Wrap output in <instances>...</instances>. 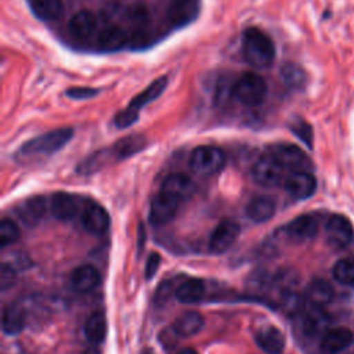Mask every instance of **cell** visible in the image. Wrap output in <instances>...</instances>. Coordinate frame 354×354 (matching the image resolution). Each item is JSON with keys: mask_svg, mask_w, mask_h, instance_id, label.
Returning <instances> with one entry per match:
<instances>
[{"mask_svg": "<svg viewBox=\"0 0 354 354\" xmlns=\"http://www.w3.org/2000/svg\"><path fill=\"white\" fill-rule=\"evenodd\" d=\"M144 147H145V137L138 136V134L129 136V137H124V138L119 140L113 145L112 153L118 159H124V158H129V156L140 152Z\"/></svg>", "mask_w": 354, "mask_h": 354, "instance_id": "31", "label": "cell"}, {"mask_svg": "<svg viewBox=\"0 0 354 354\" xmlns=\"http://www.w3.org/2000/svg\"><path fill=\"white\" fill-rule=\"evenodd\" d=\"M206 288L205 283L201 279L189 278L184 282H181L174 292V296L177 297L178 301L184 304H194L201 301L205 297Z\"/></svg>", "mask_w": 354, "mask_h": 354, "instance_id": "23", "label": "cell"}, {"mask_svg": "<svg viewBox=\"0 0 354 354\" xmlns=\"http://www.w3.org/2000/svg\"><path fill=\"white\" fill-rule=\"evenodd\" d=\"M82 354H100V351L97 348H87Z\"/></svg>", "mask_w": 354, "mask_h": 354, "instance_id": "44", "label": "cell"}, {"mask_svg": "<svg viewBox=\"0 0 354 354\" xmlns=\"http://www.w3.org/2000/svg\"><path fill=\"white\" fill-rule=\"evenodd\" d=\"M82 223L88 232L100 235L104 234L109 227V214L102 206L90 205L83 212Z\"/></svg>", "mask_w": 354, "mask_h": 354, "instance_id": "16", "label": "cell"}, {"mask_svg": "<svg viewBox=\"0 0 354 354\" xmlns=\"http://www.w3.org/2000/svg\"><path fill=\"white\" fill-rule=\"evenodd\" d=\"M317 232L318 220L311 214H301L286 225V235L296 242L308 241L315 236Z\"/></svg>", "mask_w": 354, "mask_h": 354, "instance_id": "12", "label": "cell"}, {"mask_svg": "<svg viewBox=\"0 0 354 354\" xmlns=\"http://www.w3.org/2000/svg\"><path fill=\"white\" fill-rule=\"evenodd\" d=\"M84 335L88 342L98 344L106 335V318L102 313H93L84 324Z\"/></svg>", "mask_w": 354, "mask_h": 354, "instance_id": "29", "label": "cell"}, {"mask_svg": "<svg viewBox=\"0 0 354 354\" xmlns=\"http://www.w3.org/2000/svg\"><path fill=\"white\" fill-rule=\"evenodd\" d=\"M162 191L177 198L178 201H184L194 194L195 185L188 176L183 173H173L165 178L162 184Z\"/></svg>", "mask_w": 354, "mask_h": 354, "instance_id": "15", "label": "cell"}, {"mask_svg": "<svg viewBox=\"0 0 354 354\" xmlns=\"http://www.w3.org/2000/svg\"><path fill=\"white\" fill-rule=\"evenodd\" d=\"M126 41L124 30L118 25H108L98 33V43L104 50L120 48Z\"/></svg>", "mask_w": 354, "mask_h": 354, "instance_id": "30", "label": "cell"}, {"mask_svg": "<svg viewBox=\"0 0 354 354\" xmlns=\"http://www.w3.org/2000/svg\"><path fill=\"white\" fill-rule=\"evenodd\" d=\"M301 325L303 330L310 337L324 336L326 330H329L330 317L324 310V307L307 304L304 311L301 313Z\"/></svg>", "mask_w": 354, "mask_h": 354, "instance_id": "10", "label": "cell"}, {"mask_svg": "<svg viewBox=\"0 0 354 354\" xmlns=\"http://www.w3.org/2000/svg\"><path fill=\"white\" fill-rule=\"evenodd\" d=\"M137 119H138V112H136L127 106L115 116L113 122L118 129H126V127L131 126L133 123H136Z\"/></svg>", "mask_w": 354, "mask_h": 354, "instance_id": "38", "label": "cell"}, {"mask_svg": "<svg viewBox=\"0 0 354 354\" xmlns=\"http://www.w3.org/2000/svg\"><path fill=\"white\" fill-rule=\"evenodd\" d=\"M292 130L295 131L296 136H299L308 147H311L313 142V133H311V127L307 123H299L297 126L292 127Z\"/></svg>", "mask_w": 354, "mask_h": 354, "instance_id": "42", "label": "cell"}, {"mask_svg": "<svg viewBox=\"0 0 354 354\" xmlns=\"http://www.w3.org/2000/svg\"><path fill=\"white\" fill-rule=\"evenodd\" d=\"M196 11V1L195 0H180L174 1L173 7L170 8V18L176 22L185 21L189 18L191 14Z\"/></svg>", "mask_w": 354, "mask_h": 354, "instance_id": "35", "label": "cell"}, {"mask_svg": "<svg viewBox=\"0 0 354 354\" xmlns=\"http://www.w3.org/2000/svg\"><path fill=\"white\" fill-rule=\"evenodd\" d=\"M178 203L180 201L177 198L160 191V194H158L151 202V207H149L151 224L159 227L173 220V217L178 210Z\"/></svg>", "mask_w": 354, "mask_h": 354, "instance_id": "9", "label": "cell"}, {"mask_svg": "<svg viewBox=\"0 0 354 354\" xmlns=\"http://www.w3.org/2000/svg\"><path fill=\"white\" fill-rule=\"evenodd\" d=\"M32 11L41 21L58 19L64 12L62 0H30Z\"/></svg>", "mask_w": 354, "mask_h": 354, "instance_id": "28", "label": "cell"}, {"mask_svg": "<svg viewBox=\"0 0 354 354\" xmlns=\"http://www.w3.org/2000/svg\"><path fill=\"white\" fill-rule=\"evenodd\" d=\"M174 1H180V0H174Z\"/></svg>", "mask_w": 354, "mask_h": 354, "instance_id": "45", "label": "cell"}, {"mask_svg": "<svg viewBox=\"0 0 354 354\" xmlns=\"http://www.w3.org/2000/svg\"><path fill=\"white\" fill-rule=\"evenodd\" d=\"M203 325H205V319L201 313L188 311L176 319L173 329L180 337H191L198 332H201Z\"/></svg>", "mask_w": 354, "mask_h": 354, "instance_id": "24", "label": "cell"}, {"mask_svg": "<svg viewBox=\"0 0 354 354\" xmlns=\"http://www.w3.org/2000/svg\"><path fill=\"white\" fill-rule=\"evenodd\" d=\"M17 279V272L14 267L8 263H3L0 267V289L7 290L15 283Z\"/></svg>", "mask_w": 354, "mask_h": 354, "instance_id": "37", "label": "cell"}, {"mask_svg": "<svg viewBox=\"0 0 354 354\" xmlns=\"http://www.w3.org/2000/svg\"><path fill=\"white\" fill-rule=\"evenodd\" d=\"M257 346L267 354H282L285 348V336L274 326H267L256 333Z\"/></svg>", "mask_w": 354, "mask_h": 354, "instance_id": "20", "label": "cell"}, {"mask_svg": "<svg viewBox=\"0 0 354 354\" xmlns=\"http://www.w3.org/2000/svg\"><path fill=\"white\" fill-rule=\"evenodd\" d=\"M225 153L212 145L196 147L189 158L191 169L202 176H212L221 171L225 166Z\"/></svg>", "mask_w": 354, "mask_h": 354, "instance_id": "4", "label": "cell"}, {"mask_svg": "<svg viewBox=\"0 0 354 354\" xmlns=\"http://www.w3.org/2000/svg\"><path fill=\"white\" fill-rule=\"evenodd\" d=\"M19 238V228L11 218H3L0 223V246L12 245Z\"/></svg>", "mask_w": 354, "mask_h": 354, "instance_id": "34", "label": "cell"}, {"mask_svg": "<svg viewBox=\"0 0 354 354\" xmlns=\"http://www.w3.org/2000/svg\"><path fill=\"white\" fill-rule=\"evenodd\" d=\"M353 332L347 328L329 329L321 337V348L326 354H337L353 343Z\"/></svg>", "mask_w": 354, "mask_h": 354, "instance_id": "14", "label": "cell"}, {"mask_svg": "<svg viewBox=\"0 0 354 354\" xmlns=\"http://www.w3.org/2000/svg\"><path fill=\"white\" fill-rule=\"evenodd\" d=\"M177 354H198V353H196L194 348H189V347H188V348H183V350H180Z\"/></svg>", "mask_w": 354, "mask_h": 354, "instance_id": "43", "label": "cell"}, {"mask_svg": "<svg viewBox=\"0 0 354 354\" xmlns=\"http://www.w3.org/2000/svg\"><path fill=\"white\" fill-rule=\"evenodd\" d=\"M97 94H98V90L93 87H71L66 91V95L72 100H87Z\"/></svg>", "mask_w": 354, "mask_h": 354, "instance_id": "40", "label": "cell"}, {"mask_svg": "<svg viewBox=\"0 0 354 354\" xmlns=\"http://www.w3.org/2000/svg\"><path fill=\"white\" fill-rule=\"evenodd\" d=\"M325 232L326 241L333 249H344L354 239V230L351 223L340 214H333L329 217Z\"/></svg>", "mask_w": 354, "mask_h": 354, "instance_id": "7", "label": "cell"}, {"mask_svg": "<svg viewBox=\"0 0 354 354\" xmlns=\"http://www.w3.org/2000/svg\"><path fill=\"white\" fill-rule=\"evenodd\" d=\"M282 79L288 86L299 87L304 82V73L296 65H285L282 69Z\"/></svg>", "mask_w": 354, "mask_h": 354, "instance_id": "36", "label": "cell"}, {"mask_svg": "<svg viewBox=\"0 0 354 354\" xmlns=\"http://www.w3.org/2000/svg\"><path fill=\"white\" fill-rule=\"evenodd\" d=\"M246 286L253 295H268L272 292V275L264 270H256L249 275Z\"/></svg>", "mask_w": 354, "mask_h": 354, "instance_id": "32", "label": "cell"}, {"mask_svg": "<svg viewBox=\"0 0 354 354\" xmlns=\"http://www.w3.org/2000/svg\"><path fill=\"white\" fill-rule=\"evenodd\" d=\"M333 295H335L333 288L328 281H325L322 278H315L307 285L304 297H306L307 304L325 307L326 304H329L332 301Z\"/></svg>", "mask_w": 354, "mask_h": 354, "instance_id": "17", "label": "cell"}, {"mask_svg": "<svg viewBox=\"0 0 354 354\" xmlns=\"http://www.w3.org/2000/svg\"><path fill=\"white\" fill-rule=\"evenodd\" d=\"M176 288H177V286H176ZM176 288H174L171 279L163 281V282L158 286V289H156V293H155V303H156L158 306H160V304H163L165 301H167L169 297L176 292Z\"/></svg>", "mask_w": 354, "mask_h": 354, "instance_id": "39", "label": "cell"}, {"mask_svg": "<svg viewBox=\"0 0 354 354\" xmlns=\"http://www.w3.org/2000/svg\"><path fill=\"white\" fill-rule=\"evenodd\" d=\"M159 264H160V256L158 253H151L145 263V278L147 279H151L156 274Z\"/></svg>", "mask_w": 354, "mask_h": 354, "instance_id": "41", "label": "cell"}, {"mask_svg": "<svg viewBox=\"0 0 354 354\" xmlns=\"http://www.w3.org/2000/svg\"><path fill=\"white\" fill-rule=\"evenodd\" d=\"M242 53L246 62L254 68H268L275 58V47L267 33L259 28H248L242 35Z\"/></svg>", "mask_w": 354, "mask_h": 354, "instance_id": "1", "label": "cell"}, {"mask_svg": "<svg viewBox=\"0 0 354 354\" xmlns=\"http://www.w3.org/2000/svg\"><path fill=\"white\" fill-rule=\"evenodd\" d=\"M100 282V275L95 267L83 264L75 268L71 274V286L79 293H87L93 290Z\"/></svg>", "mask_w": 354, "mask_h": 354, "instance_id": "19", "label": "cell"}, {"mask_svg": "<svg viewBox=\"0 0 354 354\" xmlns=\"http://www.w3.org/2000/svg\"><path fill=\"white\" fill-rule=\"evenodd\" d=\"M283 183L288 194L295 199H307L317 188V180L310 171H292Z\"/></svg>", "mask_w": 354, "mask_h": 354, "instance_id": "11", "label": "cell"}, {"mask_svg": "<svg viewBox=\"0 0 354 354\" xmlns=\"http://www.w3.org/2000/svg\"><path fill=\"white\" fill-rule=\"evenodd\" d=\"M79 209V201L76 196L68 192H57L51 198V212L59 220H71L76 216Z\"/></svg>", "mask_w": 354, "mask_h": 354, "instance_id": "21", "label": "cell"}, {"mask_svg": "<svg viewBox=\"0 0 354 354\" xmlns=\"http://www.w3.org/2000/svg\"><path fill=\"white\" fill-rule=\"evenodd\" d=\"M46 213V199L43 196H32L24 201L18 207L19 218L28 224L35 225Z\"/></svg>", "mask_w": 354, "mask_h": 354, "instance_id": "25", "label": "cell"}, {"mask_svg": "<svg viewBox=\"0 0 354 354\" xmlns=\"http://www.w3.org/2000/svg\"><path fill=\"white\" fill-rule=\"evenodd\" d=\"M281 165L290 171H308L311 167L310 158L293 144H277L270 151Z\"/></svg>", "mask_w": 354, "mask_h": 354, "instance_id": "6", "label": "cell"}, {"mask_svg": "<svg viewBox=\"0 0 354 354\" xmlns=\"http://www.w3.org/2000/svg\"><path fill=\"white\" fill-rule=\"evenodd\" d=\"M333 278L347 286H354V257H346L339 260L332 270Z\"/></svg>", "mask_w": 354, "mask_h": 354, "instance_id": "33", "label": "cell"}, {"mask_svg": "<svg viewBox=\"0 0 354 354\" xmlns=\"http://www.w3.org/2000/svg\"><path fill=\"white\" fill-rule=\"evenodd\" d=\"M232 94L241 104L246 106H257L267 95V84L257 73L245 72L232 84Z\"/></svg>", "mask_w": 354, "mask_h": 354, "instance_id": "3", "label": "cell"}, {"mask_svg": "<svg viewBox=\"0 0 354 354\" xmlns=\"http://www.w3.org/2000/svg\"><path fill=\"white\" fill-rule=\"evenodd\" d=\"M169 83L167 76H160L159 79H156L155 82H152L142 93H140L138 95H136L131 102L129 104V108L138 112L142 106H145L147 104H149L151 101H153L155 98H158L166 88Z\"/></svg>", "mask_w": 354, "mask_h": 354, "instance_id": "26", "label": "cell"}, {"mask_svg": "<svg viewBox=\"0 0 354 354\" xmlns=\"http://www.w3.org/2000/svg\"><path fill=\"white\" fill-rule=\"evenodd\" d=\"M285 170L286 169L281 165V162L271 152H268L256 160L253 166V178L263 187H275L285 181Z\"/></svg>", "mask_w": 354, "mask_h": 354, "instance_id": "5", "label": "cell"}, {"mask_svg": "<svg viewBox=\"0 0 354 354\" xmlns=\"http://www.w3.org/2000/svg\"><path fill=\"white\" fill-rule=\"evenodd\" d=\"M241 232L239 225L232 220H223L217 224L209 238V249L212 253L220 254L227 252L238 239Z\"/></svg>", "mask_w": 354, "mask_h": 354, "instance_id": "8", "label": "cell"}, {"mask_svg": "<svg viewBox=\"0 0 354 354\" xmlns=\"http://www.w3.org/2000/svg\"><path fill=\"white\" fill-rule=\"evenodd\" d=\"M68 29L73 37L79 40H87L94 35L97 29V18L91 11L82 10L69 19Z\"/></svg>", "mask_w": 354, "mask_h": 354, "instance_id": "13", "label": "cell"}, {"mask_svg": "<svg viewBox=\"0 0 354 354\" xmlns=\"http://www.w3.org/2000/svg\"><path fill=\"white\" fill-rule=\"evenodd\" d=\"M277 304L286 315L293 317V315H301L307 301H306V297L297 293L295 289H289L278 295Z\"/></svg>", "mask_w": 354, "mask_h": 354, "instance_id": "27", "label": "cell"}, {"mask_svg": "<svg viewBox=\"0 0 354 354\" xmlns=\"http://www.w3.org/2000/svg\"><path fill=\"white\" fill-rule=\"evenodd\" d=\"M26 325V314L22 306L10 303L4 307L1 315V328L6 335H18Z\"/></svg>", "mask_w": 354, "mask_h": 354, "instance_id": "18", "label": "cell"}, {"mask_svg": "<svg viewBox=\"0 0 354 354\" xmlns=\"http://www.w3.org/2000/svg\"><path fill=\"white\" fill-rule=\"evenodd\" d=\"M275 213V202L268 196H256L246 206V216L254 223H266Z\"/></svg>", "mask_w": 354, "mask_h": 354, "instance_id": "22", "label": "cell"}, {"mask_svg": "<svg viewBox=\"0 0 354 354\" xmlns=\"http://www.w3.org/2000/svg\"><path fill=\"white\" fill-rule=\"evenodd\" d=\"M72 136H73V130L69 127H62V129L48 131L46 134H41L25 142L21 147L19 153L24 156H39V155L47 156V155L55 153L71 141Z\"/></svg>", "mask_w": 354, "mask_h": 354, "instance_id": "2", "label": "cell"}]
</instances>
